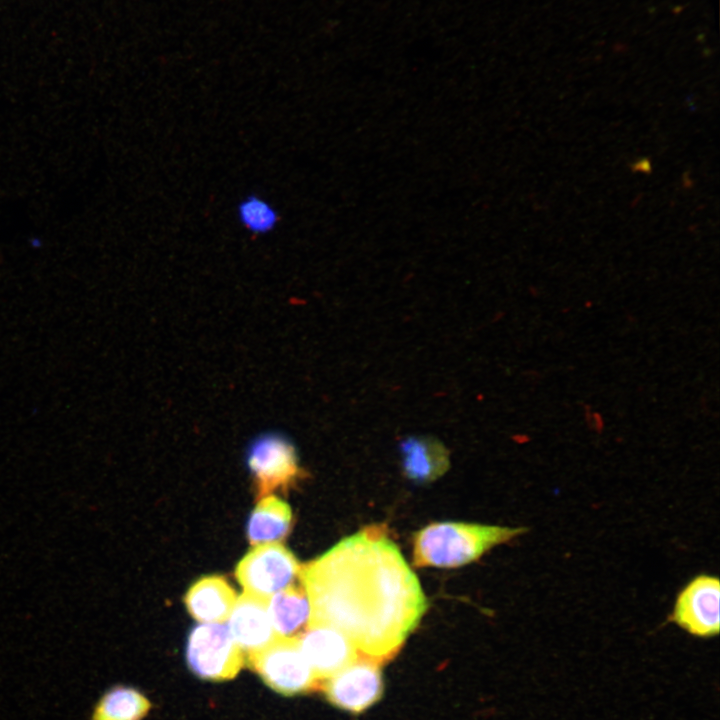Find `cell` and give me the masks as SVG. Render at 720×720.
Wrapping results in <instances>:
<instances>
[{"mask_svg":"<svg viewBox=\"0 0 720 720\" xmlns=\"http://www.w3.org/2000/svg\"><path fill=\"white\" fill-rule=\"evenodd\" d=\"M323 691L333 706L348 712L361 713L379 701L383 695L381 669L374 660H356L328 677Z\"/></svg>","mask_w":720,"mask_h":720,"instance_id":"8","label":"cell"},{"mask_svg":"<svg viewBox=\"0 0 720 720\" xmlns=\"http://www.w3.org/2000/svg\"><path fill=\"white\" fill-rule=\"evenodd\" d=\"M247 465L257 499L277 490L287 491L304 475L294 445L279 433L257 437L248 449Z\"/></svg>","mask_w":720,"mask_h":720,"instance_id":"5","label":"cell"},{"mask_svg":"<svg viewBox=\"0 0 720 720\" xmlns=\"http://www.w3.org/2000/svg\"><path fill=\"white\" fill-rule=\"evenodd\" d=\"M150 709V700L140 690L118 684L100 695L86 720H143Z\"/></svg>","mask_w":720,"mask_h":720,"instance_id":"14","label":"cell"},{"mask_svg":"<svg viewBox=\"0 0 720 720\" xmlns=\"http://www.w3.org/2000/svg\"><path fill=\"white\" fill-rule=\"evenodd\" d=\"M400 452L405 475L416 483L432 482L449 467L446 447L431 437H410L401 443Z\"/></svg>","mask_w":720,"mask_h":720,"instance_id":"12","label":"cell"},{"mask_svg":"<svg viewBox=\"0 0 720 720\" xmlns=\"http://www.w3.org/2000/svg\"><path fill=\"white\" fill-rule=\"evenodd\" d=\"M668 620L689 634L708 638L720 630V582L716 576L701 574L678 593Z\"/></svg>","mask_w":720,"mask_h":720,"instance_id":"7","label":"cell"},{"mask_svg":"<svg viewBox=\"0 0 720 720\" xmlns=\"http://www.w3.org/2000/svg\"><path fill=\"white\" fill-rule=\"evenodd\" d=\"M236 600L233 588L224 578L216 575L198 579L184 597L189 614L202 623L226 621Z\"/></svg>","mask_w":720,"mask_h":720,"instance_id":"11","label":"cell"},{"mask_svg":"<svg viewBox=\"0 0 720 720\" xmlns=\"http://www.w3.org/2000/svg\"><path fill=\"white\" fill-rule=\"evenodd\" d=\"M301 566L286 547L267 543L255 546L238 562L235 576L245 592L270 598L293 584Z\"/></svg>","mask_w":720,"mask_h":720,"instance_id":"6","label":"cell"},{"mask_svg":"<svg viewBox=\"0 0 720 720\" xmlns=\"http://www.w3.org/2000/svg\"><path fill=\"white\" fill-rule=\"evenodd\" d=\"M308 626L340 630L367 659L391 658L427 609L420 583L389 537L374 524L301 566Z\"/></svg>","mask_w":720,"mask_h":720,"instance_id":"1","label":"cell"},{"mask_svg":"<svg viewBox=\"0 0 720 720\" xmlns=\"http://www.w3.org/2000/svg\"><path fill=\"white\" fill-rule=\"evenodd\" d=\"M527 532L506 527L464 522H433L413 536V566L454 568L480 558L495 546Z\"/></svg>","mask_w":720,"mask_h":720,"instance_id":"2","label":"cell"},{"mask_svg":"<svg viewBox=\"0 0 720 720\" xmlns=\"http://www.w3.org/2000/svg\"><path fill=\"white\" fill-rule=\"evenodd\" d=\"M236 214L241 226L255 235L272 232L279 222L276 208L258 195H248L241 199Z\"/></svg>","mask_w":720,"mask_h":720,"instance_id":"16","label":"cell"},{"mask_svg":"<svg viewBox=\"0 0 720 720\" xmlns=\"http://www.w3.org/2000/svg\"><path fill=\"white\" fill-rule=\"evenodd\" d=\"M291 521L287 503L271 495L263 497L249 517L248 540L252 545L277 542L287 535Z\"/></svg>","mask_w":720,"mask_h":720,"instance_id":"15","label":"cell"},{"mask_svg":"<svg viewBox=\"0 0 720 720\" xmlns=\"http://www.w3.org/2000/svg\"><path fill=\"white\" fill-rule=\"evenodd\" d=\"M301 650L317 679L337 673L357 660V649L340 630L313 625L298 636Z\"/></svg>","mask_w":720,"mask_h":720,"instance_id":"9","label":"cell"},{"mask_svg":"<svg viewBox=\"0 0 720 720\" xmlns=\"http://www.w3.org/2000/svg\"><path fill=\"white\" fill-rule=\"evenodd\" d=\"M247 664L269 688L284 696L305 693L317 680L298 636H278L263 649L247 654Z\"/></svg>","mask_w":720,"mask_h":720,"instance_id":"4","label":"cell"},{"mask_svg":"<svg viewBox=\"0 0 720 720\" xmlns=\"http://www.w3.org/2000/svg\"><path fill=\"white\" fill-rule=\"evenodd\" d=\"M268 606L269 598L247 592L236 600L227 625L233 639L246 654L263 649L278 637Z\"/></svg>","mask_w":720,"mask_h":720,"instance_id":"10","label":"cell"},{"mask_svg":"<svg viewBox=\"0 0 720 720\" xmlns=\"http://www.w3.org/2000/svg\"><path fill=\"white\" fill-rule=\"evenodd\" d=\"M187 666L198 678L221 682L235 678L244 664L242 649L227 624L202 623L189 632L185 650Z\"/></svg>","mask_w":720,"mask_h":720,"instance_id":"3","label":"cell"},{"mask_svg":"<svg viewBox=\"0 0 720 720\" xmlns=\"http://www.w3.org/2000/svg\"><path fill=\"white\" fill-rule=\"evenodd\" d=\"M268 608L273 628L280 637L299 636L308 626L310 604L302 584H292L273 594Z\"/></svg>","mask_w":720,"mask_h":720,"instance_id":"13","label":"cell"}]
</instances>
